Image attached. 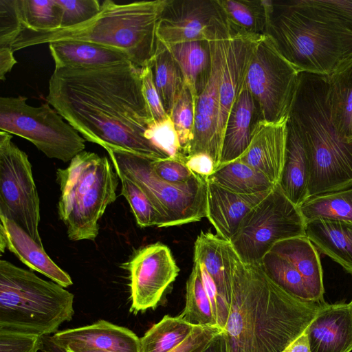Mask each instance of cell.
<instances>
[{
    "label": "cell",
    "instance_id": "1",
    "mask_svg": "<svg viewBox=\"0 0 352 352\" xmlns=\"http://www.w3.org/2000/svg\"><path fill=\"white\" fill-rule=\"evenodd\" d=\"M142 72L131 62L98 68H55L46 100L85 140L106 151L168 159L146 137L154 122L143 94Z\"/></svg>",
    "mask_w": 352,
    "mask_h": 352
},
{
    "label": "cell",
    "instance_id": "2",
    "mask_svg": "<svg viewBox=\"0 0 352 352\" xmlns=\"http://www.w3.org/2000/svg\"><path fill=\"white\" fill-rule=\"evenodd\" d=\"M229 254L231 298L223 331L230 352H282L305 331L324 303L289 295L259 264L243 263L230 243Z\"/></svg>",
    "mask_w": 352,
    "mask_h": 352
},
{
    "label": "cell",
    "instance_id": "3",
    "mask_svg": "<svg viewBox=\"0 0 352 352\" xmlns=\"http://www.w3.org/2000/svg\"><path fill=\"white\" fill-rule=\"evenodd\" d=\"M265 35L300 73L329 76L352 60V0H265Z\"/></svg>",
    "mask_w": 352,
    "mask_h": 352
},
{
    "label": "cell",
    "instance_id": "4",
    "mask_svg": "<svg viewBox=\"0 0 352 352\" xmlns=\"http://www.w3.org/2000/svg\"><path fill=\"white\" fill-rule=\"evenodd\" d=\"M328 94L327 76L300 73L288 120L307 157L309 198L352 187V139L336 129Z\"/></svg>",
    "mask_w": 352,
    "mask_h": 352
},
{
    "label": "cell",
    "instance_id": "5",
    "mask_svg": "<svg viewBox=\"0 0 352 352\" xmlns=\"http://www.w3.org/2000/svg\"><path fill=\"white\" fill-rule=\"evenodd\" d=\"M166 0L117 3L104 1L91 19L72 27L51 31L25 30L12 44L13 52L40 44L62 41L95 43L125 54L131 62L150 66L159 38L157 26Z\"/></svg>",
    "mask_w": 352,
    "mask_h": 352
},
{
    "label": "cell",
    "instance_id": "6",
    "mask_svg": "<svg viewBox=\"0 0 352 352\" xmlns=\"http://www.w3.org/2000/svg\"><path fill=\"white\" fill-rule=\"evenodd\" d=\"M74 314V295L63 287L0 261V329L49 336Z\"/></svg>",
    "mask_w": 352,
    "mask_h": 352
},
{
    "label": "cell",
    "instance_id": "7",
    "mask_svg": "<svg viewBox=\"0 0 352 352\" xmlns=\"http://www.w3.org/2000/svg\"><path fill=\"white\" fill-rule=\"evenodd\" d=\"M56 179L60 195V219L72 241L94 240L99 220L116 198L119 177L106 156L83 151L65 168H58Z\"/></svg>",
    "mask_w": 352,
    "mask_h": 352
},
{
    "label": "cell",
    "instance_id": "8",
    "mask_svg": "<svg viewBox=\"0 0 352 352\" xmlns=\"http://www.w3.org/2000/svg\"><path fill=\"white\" fill-rule=\"evenodd\" d=\"M107 152L114 168L135 182L148 197L162 219V228L206 217V179L195 175L186 183H169L155 172L153 160L122 150Z\"/></svg>",
    "mask_w": 352,
    "mask_h": 352
},
{
    "label": "cell",
    "instance_id": "9",
    "mask_svg": "<svg viewBox=\"0 0 352 352\" xmlns=\"http://www.w3.org/2000/svg\"><path fill=\"white\" fill-rule=\"evenodd\" d=\"M26 101L22 96L0 98V131L26 139L47 157L63 162L84 151L85 139L47 102L33 107Z\"/></svg>",
    "mask_w": 352,
    "mask_h": 352
},
{
    "label": "cell",
    "instance_id": "10",
    "mask_svg": "<svg viewBox=\"0 0 352 352\" xmlns=\"http://www.w3.org/2000/svg\"><path fill=\"white\" fill-rule=\"evenodd\" d=\"M306 223L299 208L275 188L244 218L229 241L246 264H258L277 242L305 236Z\"/></svg>",
    "mask_w": 352,
    "mask_h": 352
},
{
    "label": "cell",
    "instance_id": "11",
    "mask_svg": "<svg viewBox=\"0 0 352 352\" xmlns=\"http://www.w3.org/2000/svg\"><path fill=\"white\" fill-rule=\"evenodd\" d=\"M300 74L264 36L253 54L245 85L253 97L261 120L279 122L289 119Z\"/></svg>",
    "mask_w": 352,
    "mask_h": 352
},
{
    "label": "cell",
    "instance_id": "12",
    "mask_svg": "<svg viewBox=\"0 0 352 352\" xmlns=\"http://www.w3.org/2000/svg\"><path fill=\"white\" fill-rule=\"evenodd\" d=\"M258 264L266 276L289 295L305 301L325 302L320 256L306 235L277 242Z\"/></svg>",
    "mask_w": 352,
    "mask_h": 352
},
{
    "label": "cell",
    "instance_id": "13",
    "mask_svg": "<svg viewBox=\"0 0 352 352\" xmlns=\"http://www.w3.org/2000/svg\"><path fill=\"white\" fill-rule=\"evenodd\" d=\"M0 131V214L13 220L38 245L40 201L27 154Z\"/></svg>",
    "mask_w": 352,
    "mask_h": 352
},
{
    "label": "cell",
    "instance_id": "14",
    "mask_svg": "<svg viewBox=\"0 0 352 352\" xmlns=\"http://www.w3.org/2000/svg\"><path fill=\"white\" fill-rule=\"evenodd\" d=\"M226 21L218 0H166L157 34L167 47L210 41Z\"/></svg>",
    "mask_w": 352,
    "mask_h": 352
},
{
    "label": "cell",
    "instance_id": "15",
    "mask_svg": "<svg viewBox=\"0 0 352 352\" xmlns=\"http://www.w3.org/2000/svg\"><path fill=\"white\" fill-rule=\"evenodd\" d=\"M130 273L131 311L155 308L179 268L170 250L157 242L139 250L128 263Z\"/></svg>",
    "mask_w": 352,
    "mask_h": 352
},
{
    "label": "cell",
    "instance_id": "16",
    "mask_svg": "<svg viewBox=\"0 0 352 352\" xmlns=\"http://www.w3.org/2000/svg\"><path fill=\"white\" fill-rule=\"evenodd\" d=\"M228 28V23L225 21L218 28L213 38L209 41L211 73L206 86L195 101L194 137L186 152L187 157L197 153L208 154L214 162L216 170L219 165L221 151L217 139L219 90L223 42Z\"/></svg>",
    "mask_w": 352,
    "mask_h": 352
},
{
    "label": "cell",
    "instance_id": "17",
    "mask_svg": "<svg viewBox=\"0 0 352 352\" xmlns=\"http://www.w3.org/2000/svg\"><path fill=\"white\" fill-rule=\"evenodd\" d=\"M288 120L279 122L258 121L248 149L237 160L262 173L276 185L284 164Z\"/></svg>",
    "mask_w": 352,
    "mask_h": 352
},
{
    "label": "cell",
    "instance_id": "18",
    "mask_svg": "<svg viewBox=\"0 0 352 352\" xmlns=\"http://www.w3.org/2000/svg\"><path fill=\"white\" fill-rule=\"evenodd\" d=\"M305 333L311 352H351L352 301L324 303Z\"/></svg>",
    "mask_w": 352,
    "mask_h": 352
},
{
    "label": "cell",
    "instance_id": "19",
    "mask_svg": "<svg viewBox=\"0 0 352 352\" xmlns=\"http://www.w3.org/2000/svg\"><path fill=\"white\" fill-rule=\"evenodd\" d=\"M271 191L239 194L207 179L206 217L217 234L229 241L247 214Z\"/></svg>",
    "mask_w": 352,
    "mask_h": 352
},
{
    "label": "cell",
    "instance_id": "20",
    "mask_svg": "<svg viewBox=\"0 0 352 352\" xmlns=\"http://www.w3.org/2000/svg\"><path fill=\"white\" fill-rule=\"evenodd\" d=\"M7 248L30 269L50 278L63 287L73 284L69 275L58 267L23 228L0 214V251Z\"/></svg>",
    "mask_w": 352,
    "mask_h": 352
},
{
    "label": "cell",
    "instance_id": "21",
    "mask_svg": "<svg viewBox=\"0 0 352 352\" xmlns=\"http://www.w3.org/2000/svg\"><path fill=\"white\" fill-rule=\"evenodd\" d=\"M63 346H76L114 352H141L140 338L131 330L104 320L52 336Z\"/></svg>",
    "mask_w": 352,
    "mask_h": 352
},
{
    "label": "cell",
    "instance_id": "22",
    "mask_svg": "<svg viewBox=\"0 0 352 352\" xmlns=\"http://www.w3.org/2000/svg\"><path fill=\"white\" fill-rule=\"evenodd\" d=\"M230 241L210 232L201 231L194 245L193 260L207 271L219 295L223 318L227 322L231 298Z\"/></svg>",
    "mask_w": 352,
    "mask_h": 352
},
{
    "label": "cell",
    "instance_id": "23",
    "mask_svg": "<svg viewBox=\"0 0 352 352\" xmlns=\"http://www.w3.org/2000/svg\"><path fill=\"white\" fill-rule=\"evenodd\" d=\"M260 120L256 103L245 86L227 120L219 167L243 155L250 144L254 128Z\"/></svg>",
    "mask_w": 352,
    "mask_h": 352
},
{
    "label": "cell",
    "instance_id": "24",
    "mask_svg": "<svg viewBox=\"0 0 352 352\" xmlns=\"http://www.w3.org/2000/svg\"><path fill=\"white\" fill-rule=\"evenodd\" d=\"M49 49L55 68H98L131 62L122 52L85 41L54 42Z\"/></svg>",
    "mask_w": 352,
    "mask_h": 352
},
{
    "label": "cell",
    "instance_id": "25",
    "mask_svg": "<svg viewBox=\"0 0 352 352\" xmlns=\"http://www.w3.org/2000/svg\"><path fill=\"white\" fill-rule=\"evenodd\" d=\"M305 234L320 253L352 274V222L312 220L306 223Z\"/></svg>",
    "mask_w": 352,
    "mask_h": 352
},
{
    "label": "cell",
    "instance_id": "26",
    "mask_svg": "<svg viewBox=\"0 0 352 352\" xmlns=\"http://www.w3.org/2000/svg\"><path fill=\"white\" fill-rule=\"evenodd\" d=\"M287 126L285 156L278 185L289 200L299 207L309 198V164L301 140L289 123Z\"/></svg>",
    "mask_w": 352,
    "mask_h": 352
},
{
    "label": "cell",
    "instance_id": "27",
    "mask_svg": "<svg viewBox=\"0 0 352 352\" xmlns=\"http://www.w3.org/2000/svg\"><path fill=\"white\" fill-rule=\"evenodd\" d=\"M167 47L181 69L185 85L196 101L206 86L211 73L212 56L209 41L186 42Z\"/></svg>",
    "mask_w": 352,
    "mask_h": 352
},
{
    "label": "cell",
    "instance_id": "28",
    "mask_svg": "<svg viewBox=\"0 0 352 352\" xmlns=\"http://www.w3.org/2000/svg\"><path fill=\"white\" fill-rule=\"evenodd\" d=\"M150 67L164 109L170 116L185 83L177 61L168 48L160 40Z\"/></svg>",
    "mask_w": 352,
    "mask_h": 352
},
{
    "label": "cell",
    "instance_id": "29",
    "mask_svg": "<svg viewBox=\"0 0 352 352\" xmlns=\"http://www.w3.org/2000/svg\"><path fill=\"white\" fill-rule=\"evenodd\" d=\"M207 179L243 195L271 191L276 186L262 173L239 160L219 167Z\"/></svg>",
    "mask_w": 352,
    "mask_h": 352
},
{
    "label": "cell",
    "instance_id": "30",
    "mask_svg": "<svg viewBox=\"0 0 352 352\" xmlns=\"http://www.w3.org/2000/svg\"><path fill=\"white\" fill-rule=\"evenodd\" d=\"M327 79L332 120L342 136L352 139V60Z\"/></svg>",
    "mask_w": 352,
    "mask_h": 352
},
{
    "label": "cell",
    "instance_id": "31",
    "mask_svg": "<svg viewBox=\"0 0 352 352\" xmlns=\"http://www.w3.org/2000/svg\"><path fill=\"white\" fill-rule=\"evenodd\" d=\"M228 25L247 34L265 36L267 12L264 1L218 0Z\"/></svg>",
    "mask_w": 352,
    "mask_h": 352
},
{
    "label": "cell",
    "instance_id": "32",
    "mask_svg": "<svg viewBox=\"0 0 352 352\" xmlns=\"http://www.w3.org/2000/svg\"><path fill=\"white\" fill-rule=\"evenodd\" d=\"M197 326L179 316L166 315L140 338L141 352H170L182 344Z\"/></svg>",
    "mask_w": 352,
    "mask_h": 352
},
{
    "label": "cell",
    "instance_id": "33",
    "mask_svg": "<svg viewBox=\"0 0 352 352\" xmlns=\"http://www.w3.org/2000/svg\"><path fill=\"white\" fill-rule=\"evenodd\" d=\"M298 208L305 223L318 219L352 222V187L309 197Z\"/></svg>",
    "mask_w": 352,
    "mask_h": 352
},
{
    "label": "cell",
    "instance_id": "34",
    "mask_svg": "<svg viewBox=\"0 0 352 352\" xmlns=\"http://www.w3.org/2000/svg\"><path fill=\"white\" fill-rule=\"evenodd\" d=\"M178 316L193 325L218 326L203 285L199 266L195 261L186 282V305Z\"/></svg>",
    "mask_w": 352,
    "mask_h": 352
},
{
    "label": "cell",
    "instance_id": "35",
    "mask_svg": "<svg viewBox=\"0 0 352 352\" xmlns=\"http://www.w3.org/2000/svg\"><path fill=\"white\" fill-rule=\"evenodd\" d=\"M25 30L51 31L61 25L62 9L57 0H18Z\"/></svg>",
    "mask_w": 352,
    "mask_h": 352
},
{
    "label": "cell",
    "instance_id": "36",
    "mask_svg": "<svg viewBox=\"0 0 352 352\" xmlns=\"http://www.w3.org/2000/svg\"><path fill=\"white\" fill-rule=\"evenodd\" d=\"M114 168L121 182V193L129 204L137 224L140 228H162V219L146 194L135 182Z\"/></svg>",
    "mask_w": 352,
    "mask_h": 352
},
{
    "label": "cell",
    "instance_id": "37",
    "mask_svg": "<svg viewBox=\"0 0 352 352\" xmlns=\"http://www.w3.org/2000/svg\"><path fill=\"white\" fill-rule=\"evenodd\" d=\"M195 100L185 85L175 102L170 116L177 131L181 146L186 152L194 137Z\"/></svg>",
    "mask_w": 352,
    "mask_h": 352
},
{
    "label": "cell",
    "instance_id": "38",
    "mask_svg": "<svg viewBox=\"0 0 352 352\" xmlns=\"http://www.w3.org/2000/svg\"><path fill=\"white\" fill-rule=\"evenodd\" d=\"M146 137L169 158L185 163L186 157L170 116L160 122H153Z\"/></svg>",
    "mask_w": 352,
    "mask_h": 352
},
{
    "label": "cell",
    "instance_id": "39",
    "mask_svg": "<svg viewBox=\"0 0 352 352\" xmlns=\"http://www.w3.org/2000/svg\"><path fill=\"white\" fill-rule=\"evenodd\" d=\"M25 30L18 0H0V47H11Z\"/></svg>",
    "mask_w": 352,
    "mask_h": 352
},
{
    "label": "cell",
    "instance_id": "40",
    "mask_svg": "<svg viewBox=\"0 0 352 352\" xmlns=\"http://www.w3.org/2000/svg\"><path fill=\"white\" fill-rule=\"evenodd\" d=\"M62 9L60 28L83 23L95 16L101 9L98 0H57Z\"/></svg>",
    "mask_w": 352,
    "mask_h": 352
},
{
    "label": "cell",
    "instance_id": "41",
    "mask_svg": "<svg viewBox=\"0 0 352 352\" xmlns=\"http://www.w3.org/2000/svg\"><path fill=\"white\" fill-rule=\"evenodd\" d=\"M42 345L41 336L0 329V352H37Z\"/></svg>",
    "mask_w": 352,
    "mask_h": 352
},
{
    "label": "cell",
    "instance_id": "42",
    "mask_svg": "<svg viewBox=\"0 0 352 352\" xmlns=\"http://www.w3.org/2000/svg\"><path fill=\"white\" fill-rule=\"evenodd\" d=\"M155 172L164 180L172 184H184L192 179L196 174L185 163L173 159L152 160Z\"/></svg>",
    "mask_w": 352,
    "mask_h": 352
},
{
    "label": "cell",
    "instance_id": "43",
    "mask_svg": "<svg viewBox=\"0 0 352 352\" xmlns=\"http://www.w3.org/2000/svg\"><path fill=\"white\" fill-rule=\"evenodd\" d=\"M142 91L149 113L154 122L164 121L169 116L165 111L155 87L150 66L142 68Z\"/></svg>",
    "mask_w": 352,
    "mask_h": 352
},
{
    "label": "cell",
    "instance_id": "44",
    "mask_svg": "<svg viewBox=\"0 0 352 352\" xmlns=\"http://www.w3.org/2000/svg\"><path fill=\"white\" fill-rule=\"evenodd\" d=\"M222 329L216 325H197L192 333L170 352H202Z\"/></svg>",
    "mask_w": 352,
    "mask_h": 352
},
{
    "label": "cell",
    "instance_id": "45",
    "mask_svg": "<svg viewBox=\"0 0 352 352\" xmlns=\"http://www.w3.org/2000/svg\"><path fill=\"white\" fill-rule=\"evenodd\" d=\"M185 164L192 173L205 179L216 170L214 162L206 153H197L188 157Z\"/></svg>",
    "mask_w": 352,
    "mask_h": 352
},
{
    "label": "cell",
    "instance_id": "46",
    "mask_svg": "<svg viewBox=\"0 0 352 352\" xmlns=\"http://www.w3.org/2000/svg\"><path fill=\"white\" fill-rule=\"evenodd\" d=\"M11 47H0V80H4L6 75L17 63Z\"/></svg>",
    "mask_w": 352,
    "mask_h": 352
},
{
    "label": "cell",
    "instance_id": "47",
    "mask_svg": "<svg viewBox=\"0 0 352 352\" xmlns=\"http://www.w3.org/2000/svg\"><path fill=\"white\" fill-rule=\"evenodd\" d=\"M202 352H230L225 331L222 330L217 334Z\"/></svg>",
    "mask_w": 352,
    "mask_h": 352
},
{
    "label": "cell",
    "instance_id": "48",
    "mask_svg": "<svg viewBox=\"0 0 352 352\" xmlns=\"http://www.w3.org/2000/svg\"><path fill=\"white\" fill-rule=\"evenodd\" d=\"M282 352H311L305 331L290 343Z\"/></svg>",
    "mask_w": 352,
    "mask_h": 352
},
{
    "label": "cell",
    "instance_id": "49",
    "mask_svg": "<svg viewBox=\"0 0 352 352\" xmlns=\"http://www.w3.org/2000/svg\"><path fill=\"white\" fill-rule=\"evenodd\" d=\"M42 341L41 351L43 352H69L67 348L58 344L50 335L42 336Z\"/></svg>",
    "mask_w": 352,
    "mask_h": 352
},
{
    "label": "cell",
    "instance_id": "50",
    "mask_svg": "<svg viewBox=\"0 0 352 352\" xmlns=\"http://www.w3.org/2000/svg\"><path fill=\"white\" fill-rule=\"evenodd\" d=\"M65 348H67L69 352H114L94 348L81 347L71 345L67 346Z\"/></svg>",
    "mask_w": 352,
    "mask_h": 352
},
{
    "label": "cell",
    "instance_id": "51",
    "mask_svg": "<svg viewBox=\"0 0 352 352\" xmlns=\"http://www.w3.org/2000/svg\"><path fill=\"white\" fill-rule=\"evenodd\" d=\"M352 301V300H351Z\"/></svg>",
    "mask_w": 352,
    "mask_h": 352
}]
</instances>
